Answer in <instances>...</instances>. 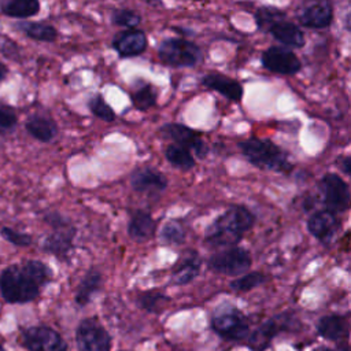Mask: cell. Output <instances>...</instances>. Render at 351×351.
Wrapping results in <instances>:
<instances>
[{"label": "cell", "instance_id": "cell-1", "mask_svg": "<svg viewBox=\"0 0 351 351\" xmlns=\"http://www.w3.org/2000/svg\"><path fill=\"white\" fill-rule=\"evenodd\" d=\"M52 278V269L38 259L10 265L0 273V295L8 304L30 303L40 296L41 288Z\"/></svg>", "mask_w": 351, "mask_h": 351}, {"label": "cell", "instance_id": "cell-2", "mask_svg": "<svg viewBox=\"0 0 351 351\" xmlns=\"http://www.w3.org/2000/svg\"><path fill=\"white\" fill-rule=\"evenodd\" d=\"M255 215L244 206L232 204L207 228L204 243L211 248L233 247L252 228Z\"/></svg>", "mask_w": 351, "mask_h": 351}, {"label": "cell", "instance_id": "cell-3", "mask_svg": "<svg viewBox=\"0 0 351 351\" xmlns=\"http://www.w3.org/2000/svg\"><path fill=\"white\" fill-rule=\"evenodd\" d=\"M239 147L247 160L258 169L277 173H288L292 169L287 152L270 140L252 137L241 141Z\"/></svg>", "mask_w": 351, "mask_h": 351}, {"label": "cell", "instance_id": "cell-4", "mask_svg": "<svg viewBox=\"0 0 351 351\" xmlns=\"http://www.w3.org/2000/svg\"><path fill=\"white\" fill-rule=\"evenodd\" d=\"M43 221L52 228V232L43 240L41 250L60 261L67 259L74 248V236L77 229L69 218L56 211L44 214Z\"/></svg>", "mask_w": 351, "mask_h": 351}, {"label": "cell", "instance_id": "cell-5", "mask_svg": "<svg viewBox=\"0 0 351 351\" xmlns=\"http://www.w3.org/2000/svg\"><path fill=\"white\" fill-rule=\"evenodd\" d=\"M211 328L221 337L239 341L245 339L250 333V324L247 317L237 307L225 303L219 306L211 317Z\"/></svg>", "mask_w": 351, "mask_h": 351}, {"label": "cell", "instance_id": "cell-6", "mask_svg": "<svg viewBox=\"0 0 351 351\" xmlns=\"http://www.w3.org/2000/svg\"><path fill=\"white\" fill-rule=\"evenodd\" d=\"M158 53L163 63L173 67H192L200 59V49L184 38H166L160 41Z\"/></svg>", "mask_w": 351, "mask_h": 351}, {"label": "cell", "instance_id": "cell-7", "mask_svg": "<svg viewBox=\"0 0 351 351\" xmlns=\"http://www.w3.org/2000/svg\"><path fill=\"white\" fill-rule=\"evenodd\" d=\"M298 325V318L291 313H281L274 315L250 335L248 347L252 351H265L270 346L271 340L278 336V333L293 330Z\"/></svg>", "mask_w": 351, "mask_h": 351}, {"label": "cell", "instance_id": "cell-8", "mask_svg": "<svg viewBox=\"0 0 351 351\" xmlns=\"http://www.w3.org/2000/svg\"><path fill=\"white\" fill-rule=\"evenodd\" d=\"M252 259L247 250L241 247H228L210 256L208 267L219 274L239 276L251 267Z\"/></svg>", "mask_w": 351, "mask_h": 351}, {"label": "cell", "instance_id": "cell-9", "mask_svg": "<svg viewBox=\"0 0 351 351\" xmlns=\"http://www.w3.org/2000/svg\"><path fill=\"white\" fill-rule=\"evenodd\" d=\"M21 343L27 351H67V343L60 333L47 325L23 329Z\"/></svg>", "mask_w": 351, "mask_h": 351}, {"label": "cell", "instance_id": "cell-10", "mask_svg": "<svg viewBox=\"0 0 351 351\" xmlns=\"http://www.w3.org/2000/svg\"><path fill=\"white\" fill-rule=\"evenodd\" d=\"M111 336L96 318L82 319L75 329L78 351H110Z\"/></svg>", "mask_w": 351, "mask_h": 351}, {"label": "cell", "instance_id": "cell-11", "mask_svg": "<svg viewBox=\"0 0 351 351\" xmlns=\"http://www.w3.org/2000/svg\"><path fill=\"white\" fill-rule=\"evenodd\" d=\"M319 189L326 210L339 214L350 207V188L340 176L333 173L325 174L319 181Z\"/></svg>", "mask_w": 351, "mask_h": 351}, {"label": "cell", "instance_id": "cell-12", "mask_svg": "<svg viewBox=\"0 0 351 351\" xmlns=\"http://www.w3.org/2000/svg\"><path fill=\"white\" fill-rule=\"evenodd\" d=\"M262 64L265 69L281 74L293 75L302 69L299 58L284 47H270L262 53Z\"/></svg>", "mask_w": 351, "mask_h": 351}, {"label": "cell", "instance_id": "cell-13", "mask_svg": "<svg viewBox=\"0 0 351 351\" xmlns=\"http://www.w3.org/2000/svg\"><path fill=\"white\" fill-rule=\"evenodd\" d=\"M160 133L165 138L173 140L176 144L193 151L199 158H204L208 148L204 144L200 134L181 123H166L160 128Z\"/></svg>", "mask_w": 351, "mask_h": 351}, {"label": "cell", "instance_id": "cell-14", "mask_svg": "<svg viewBox=\"0 0 351 351\" xmlns=\"http://www.w3.org/2000/svg\"><path fill=\"white\" fill-rule=\"evenodd\" d=\"M296 14L299 22L311 29L326 27L333 18V10L329 0H306Z\"/></svg>", "mask_w": 351, "mask_h": 351}, {"label": "cell", "instance_id": "cell-15", "mask_svg": "<svg viewBox=\"0 0 351 351\" xmlns=\"http://www.w3.org/2000/svg\"><path fill=\"white\" fill-rule=\"evenodd\" d=\"M340 222L337 214L329 210H319L311 214L307 219V229L308 232L321 243L328 244L335 237L336 232L339 230Z\"/></svg>", "mask_w": 351, "mask_h": 351}, {"label": "cell", "instance_id": "cell-16", "mask_svg": "<svg viewBox=\"0 0 351 351\" xmlns=\"http://www.w3.org/2000/svg\"><path fill=\"white\" fill-rule=\"evenodd\" d=\"M130 185L140 193H160L167 188V178L152 167L137 169L130 176Z\"/></svg>", "mask_w": 351, "mask_h": 351}, {"label": "cell", "instance_id": "cell-17", "mask_svg": "<svg viewBox=\"0 0 351 351\" xmlns=\"http://www.w3.org/2000/svg\"><path fill=\"white\" fill-rule=\"evenodd\" d=\"M200 271V256L193 250L184 251L171 267V282L185 285L195 280Z\"/></svg>", "mask_w": 351, "mask_h": 351}, {"label": "cell", "instance_id": "cell-18", "mask_svg": "<svg viewBox=\"0 0 351 351\" xmlns=\"http://www.w3.org/2000/svg\"><path fill=\"white\" fill-rule=\"evenodd\" d=\"M112 48L123 58L137 56L147 48V36L144 32L136 29L121 32L114 36Z\"/></svg>", "mask_w": 351, "mask_h": 351}, {"label": "cell", "instance_id": "cell-19", "mask_svg": "<svg viewBox=\"0 0 351 351\" xmlns=\"http://www.w3.org/2000/svg\"><path fill=\"white\" fill-rule=\"evenodd\" d=\"M156 222L149 213L144 210H136L130 214L128 223V234L136 241L149 240L155 233Z\"/></svg>", "mask_w": 351, "mask_h": 351}, {"label": "cell", "instance_id": "cell-20", "mask_svg": "<svg viewBox=\"0 0 351 351\" xmlns=\"http://www.w3.org/2000/svg\"><path fill=\"white\" fill-rule=\"evenodd\" d=\"M26 132L37 141L49 143L58 134V126L55 121L47 115L33 114L25 122Z\"/></svg>", "mask_w": 351, "mask_h": 351}, {"label": "cell", "instance_id": "cell-21", "mask_svg": "<svg viewBox=\"0 0 351 351\" xmlns=\"http://www.w3.org/2000/svg\"><path fill=\"white\" fill-rule=\"evenodd\" d=\"M202 84L206 88L213 89L233 101H239L243 96V86L236 80H232L222 74H217V73L207 74L203 77Z\"/></svg>", "mask_w": 351, "mask_h": 351}, {"label": "cell", "instance_id": "cell-22", "mask_svg": "<svg viewBox=\"0 0 351 351\" xmlns=\"http://www.w3.org/2000/svg\"><path fill=\"white\" fill-rule=\"evenodd\" d=\"M315 328L318 335L326 340L336 341L348 336V319L339 314L319 318Z\"/></svg>", "mask_w": 351, "mask_h": 351}, {"label": "cell", "instance_id": "cell-23", "mask_svg": "<svg viewBox=\"0 0 351 351\" xmlns=\"http://www.w3.org/2000/svg\"><path fill=\"white\" fill-rule=\"evenodd\" d=\"M267 32L278 43H281L287 47L300 48L304 45V36H303L302 30L296 25H293L292 22H287L285 19L276 22L273 26L269 27Z\"/></svg>", "mask_w": 351, "mask_h": 351}, {"label": "cell", "instance_id": "cell-24", "mask_svg": "<svg viewBox=\"0 0 351 351\" xmlns=\"http://www.w3.org/2000/svg\"><path fill=\"white\" fill-rule=\"evenodd\" d=\"M101 282H103L101 273L97 269L88 270L77 287V292L74 296L75 304L80 307L86 306L92 300L93 295L97 293L99 289L101 288Z\"/></svg>", "mask_w": 351, "mask_h": 351}, {"label": "cell", "instance_id": "cell-25", "mask_svg": "<svg viewBox=\"0 0 351 351\" xmlns=\"http://www.w3.org/2000/svg\"><path fill=\"white\" fill-rule=\"evenodd\" d=\"M40 0H1L0 11L5 16L26 19L40 12Z\"/></svg>", "mask_w": 351, "mask_h": 351}, {"label": "cell", "instance_id": "cell-26", "mask_svg": "<svg viewBox=\"0 0 351 351\" xmlns=\"http://www.w3.org/2000/svg\"><path fill=\"white\" fill-rule=\"evenodd\" d=\"M16 30L23 33L26 37L34 40V41H41V43H52L58 37V30L45 22H18L15 25Z\"/></svg>", "mask_w": 351, "mask_h": 351}, {"label": "cell", "instance_id": "cell-27", "mask_svg": "<svg viewBox=\"0 0 351 351\" xmlns=\"http://www.w3.org/2000/svg\"><path fill=\"white\" fill-rule=\"evenodd\" d=\"M165 156L170 165L181 170H189L195 166V158L192 156L191 151L178 144L167 145L165 149Z\"/></svg>", "mask_w": 351, "mask_h": 351}, {"label": "cell", "instance_id": "cell-28", "mask_svg": "<svg viewBox=\"0 0 351 351\" xmlns=\"http://www.w3.org/2000/svg\"><path fill=\"white\" fill-rule=\"evenodd\" d=\"M130 96H132L133 106L141 111L151 108L156 103V92L154 86L144 81H140V85L134 86Z\"/></svg>", "mask_w": 351, "mask_h": 351}, {"label": "cell", "instance_id": "cell-29", "mask_svg": "<svg viewBox=\"0 0 351 351\" xmlns=\"http://www.w3.org/2000/svg\"><path fill=\"white\" fill-rule=\"evenodd\" d=\"M166 302H169V298L165 293L154 289L138 293L136 299L137 306L148 313H158Z\"/></svg>", "mask_w": 351, "mask_h": 351}, {"label": "cell", "instance_id": "cell-30", "mask_svg": "<svg viewBox=\"0 0 351 351\" xmlns=\"http://www.w3.org/2000/svg\"><path fill=\"white\" fill-rule=\"evenodd\" d=\"M160 240L169 245H178L185 241V229L177 221H167L160 229Z\"/></svg>", "mask_w": 351, "mask_h": 351}, {"label": "cell", "instance_id": "cell-31", "mask_svg": "<svg viewBox=\"0 0 351 351\" xmlns=\"http://www.w3.org/2000/svg\"><path fill=\"white\" fill-rule=\"evenodd\" d=\"M265 278H266L265 274H262L261 271H252V273H247V274L230 281L229 287L234 292H248V291L259 287L261 284H263Z\"/></svg>", "mask_w": 351, "mask_h": 351}, {"label": "cell", "instance_id": "cell-32", "mask_svg": "<svg viewBox=\"0 0 351 351\" xmlns=\"http://www.w3.org/2000/svg\"><path fill=\"white\" fill-rule=\"evenodd\" d=\"M281 19H285V14L273 7H261L255 12V21L261 30L267 32L270 26H273L276 22Z\"/></svg>", "mask_w": 351, "mask_h": 351}, {"label": "cell", "instance_id": "cell-33", "mask_svg": "<svg viewBox=\"0 0 351 351\" xmlns=\"http://www.w3.org/2000/svg\"><path fill=\"white\" fill-rule=\"evenodd\" d=\"M0 236L15 247H29L33 243V237L29 233L19 232L11 226L0 228Z\"/></svg>", "mask_w": 351, "mask_h": 351}, {"label": "cell", "instance_id": "cell-34", "mask_svg": "<svg viewBox=\"0 0 351 351\" xmlns=\"http://www.w3.org/2000/svg\"><path fill=\"white\" fill-rule=\"evenodd\" d=\"M90 111L93 112V115H96L97 118L106 121V122H112L115 119V112L114 110L106 103V100L103 99V96L96 95L93 96L89 103H88Z\"/></svg>", "mask_w": 351, "mask_h": 351}, {"label": "cell", "instance_id": "cell-35", "mask_svg": "<svg viewBox=\"0 0 351 351\" xmlns=\"http://www.w3.org/2000/svg\"><path fill=\"white\" fill-rule=\"evenodd\" d=\"M18 115L15 110L4 103H0V134H7L15 129Z\"/></svg>", "mask_w": 351, "mask_h": 351}, {"label": "cell", "instance_id": "cell-36", "mask_svg": "<svg viewBox=\"0 0 351 351\" xmlns=\"http://www.w3.org/2000/svg\"><path fill=\"white\" fill-rule=\"evenodd\" d=\"M111 21H112V23H115L118 26L133 29L140 23L141 16H140V14H137L132 10H117L111 14Z\"/></svg>", "mask_w": 351, "mask_h": 351}, {"label": "cell", "instance_id": "cell-37", "mask_svg": "<svg viewBox=\"0 0 351 351\" xmlns=\"http://www.w3.org/2000/svg\"><path fill=\"white\" fill-rule=\"evenodd\" d=\"M339 166L340 169L343 170L344 174L350 176L351 174V158L350 156H343V158H339Z\"/></svg>", "mask_w": 351, "mask_h": 351}, {"label": "cell", "instance_id": "cell-38", "mask_svg": "<svg viewBox=\"0 0 351 351\" xmlns=\"http://www.w3.org/2000/svg\"><path fill=\"white\" fill-rule=\"evenodd\" d=\"M7 75H8V67L5 64L0 63V82L4 81L7 78Z\"/></svg>", "mask_w": 351, "mask_h": 351}, {"label": "cell", "instance_id": "cell-39", "mask_svg": "<svg viewBox=\"0 0 351 351\" xmlns=\"http://www.w3.org/2000/svg\"><path fill=\"white\" fill-rule=\"evenodd\" d=\"M141 1H145L147 4L152 5V7H162L163 3L160 0H141Z\"/></svg>", "mask_w": 351, "mask_h": 351}, {"label": "cell", "instance_id": "cell-40", "mask_svg": "<svg viewBox=\"0 0 351 351\" xmlns=\"http://www.w3.org/2000/svg\"><path fill=\"white\" fill-rule=\"evenodd\" d=\"M313 351H341V350H333V348H329V347H326V346H321V347H317L315 350H313ZM347 351V350H346Z\"/></svg>", "mask_w": 351, "mask_h": 351}, {"label": "cell", "instance_id": "cell-41", "mask_svg": "<svg viewBox=\"0 0 351 351\" xmlns=\"http://www.w3.org/2000/svg\"><path fill=\"white\" fill-rule=\"evenodd\" d=\"M0 351H5V350H4V347H3L1 344H0Z\"/></svg>", "mask_w": 351, "mask_h": 351}]
</instances>
